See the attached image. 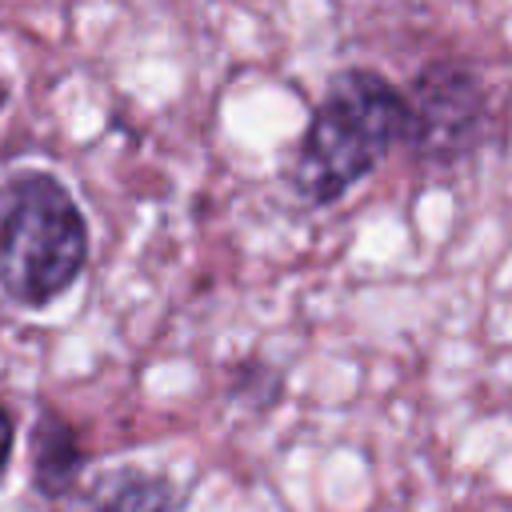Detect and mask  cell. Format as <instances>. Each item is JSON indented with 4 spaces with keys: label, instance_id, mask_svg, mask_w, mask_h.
<instances>
[{
    "label": "cell",
    "instance_id": "obj_2",
    "mask_svg": "<svg viewBox=\"0 0 512 512\" xmlns=\"http://www.w3.org/2000/svg\"><path fill=\"white\" fill-rule=\"evenodd\" d=\"M88 264V224L52 172L0 180V292L24 308L60 300Z\"/></svg>",
    "mask_w": 512,
    "mask_h": 512
},
{
    "label": "cell",
    "instance_id": "obj_7",
    "mask_svg": "<svg viewBox=\"0 0 512 512\" xmlns=\"http://www.w3.org/2000/svg\"><path fill=\"white\" fill-rule=\"evenodd\" d=\"M4 96H8V92H4V88H0V104H4Z\"/></svg>",
    "mask_w": 512,
    "mask_h": 512
},
{
    "label": "cell",
    "instance_id": "obj_6",
    "mask_svg": "<svg viewBox=\"0 0 512 512\" xmlns=\"http://www.w3.org/2000/svg\"><path fill=\"white\" fill-rule=\"evenodd\" d=\"M12 444H16V424H12L8 404L0 400V480H4V472L12 464Z\"/></svg>",
    "mask_w": 512,
    "mask_h": 512
},
{
    "label": "cell",
    "instance_id": "obj_4",
    "mask_svg": "<svg viewBox=\"0 0 512 512\" xmlns=\"http://www.w3.org/2000/svg\"><path fill=\"white\" fill-rule=\"evenodd\" d=\"M84 468V448H80V436L76 428L56 416V412H44L32 428V484L44 500H60L76 476Z\"/></svg>",
    "mask_w": 512,
    "mask_h": 512
},
{
    "label": "cell",
    "instance_id": "obj_1",
    "mask_svg": "<svg viewBox=\"0 0 512 512\" xmlns=\"http://www.w3.org/2000/svg\"><path fill=\"white\" fill-rule=\"evenodd\" d=\"M408 136V92L372 68L328 80L300 136L288 184L304 204H336Z\"/></svg>",
    "mask_w": 512,
    "mask_h": 512
},
{
    "label": "cell",
    "instance_id": "obj_5",
    "mask_svg": "<svg viewBox=\"0 0 512 512\" xmlns=\"http://www.w3.org/2000/svg\"><path fill=\"white\" fill-rule=\"evenodd\" d=\"M168 508H172L168 480L144 468L104 472L88 496V512H168Z\"/></svg>",
    "mask_w": 512,
    "mask_h": 512
},
{
    "label": "cell",
    "instance_id": "obj_3",
    "mask_svg": "<svg viewBox=\"0 0 512 512\" xmlns=\"http://www.w3.org/2000/svg\"><path fill=\"white\" fill-rule=\"evenodd\" d=\"M488 120L480 80L460 64H432L408 92V136L404 144L424 164H452L476 148Z\"/></svg>",
    "mask_w": 512,
    "mask_h": 512
}]
</instances>
